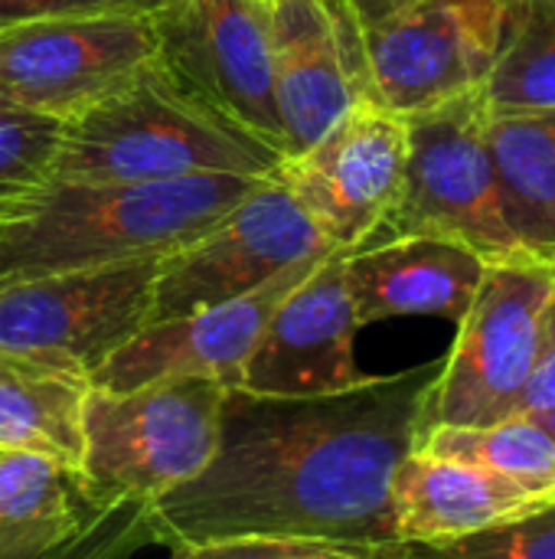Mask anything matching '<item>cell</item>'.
<instances>
[{
	"mask_svg": "<svg viewBox=\"0 0 555 559\" xmlns=\"http://www.w3.org/2000/svg\"><path fill=\"white\" fill-rule=\"evenodd\" d=\"M285 160L157 56L124 88L62 124L52 183H164L203 174L265 180Z\"/></svg>",
	"mask_w": 555,
	"mask_h": 559,
	"instance_id": "3",
	"label": "cell"
},
{
	"mask_svg": "<svg viewBox=\"0 0 555 559\" xmlns=\"http://www.w3.org/2000/svg\"><path fill=\"white\" fill-rule=\"evenodd\" d=\"M481 92L409 115V160L396 210L370 239L442 236L474 249L487 265L533 259L514 236L500 174L487 144Z\"/></svg>",
	"mask_w": 555,
	"mask_h": 559,
	"instance_id": "6",
	"label": "cell"
},
{
	"mask_svg": "<svg viewBox=\"0 0 555 559\" xmlns=\"http://www.w3.org/2000/svg\"><path fill=\"white\" fill-rule=\"evenodd\" d=\"M88 390L79 370L0 354V455H43L75 472Z\"/></svg>",
	"mask_w": 555,
	"mask_h": 559,
	"instance_id": "18",
	"label": "cell"
},
{
	"mask_svg": "<svg viewBox=\"0 0 555 559\" xmlns=\"http://www.w3.org/2000/svg\"><path fill=\"white\" fill-rule=\"evenodd\" d=\"M170 559H409L406 544L324 540V537H236L170 550Z\"/></svg>",
	"mask_w": 555,
	"mask_h": 559,
	"instance_id": "25",
	"label": "cell"
},
{
	"mask_svg": "<svg viewBox=\"0 0 555 559\" xmlns=\"http://www.w3.org/2000/svg\"><path fill=\"white\" fill-rule=\"evenodd\" d=\"M258 177L164 183H49L0 223V285L56 272L167 259L226 219Z\"/></svg>",
	"mask_w": 555,
	"mask_h": 559,
	"instance_id": "2",
	"label": "cell"
},
{
	"mask_svg": "<svg viewBox=\"0 0 555 559\" xmlns=\"http://www.w3.org/2000/svg\"><path fill=\"white\" fill-rule=\"evenodd\" d=\"M170 0H0V29L65 20V16H98V13H157Z\"/></svg>",
	"mask_w": 555,
	"mask_h": 559,
	"instance_id": "27",
	"label": "cell"
},
{
	"mask_svg": "<svg viewBox=\"0 0 555 559\" xmlns=\"http://www.w3.org/2000/svg\"><path fill=\"white\" fill-rule=\"evenodd\" d=\"M409 3H415V0H347V7L353 10V16H357L360 29H370V26L383 23L386 16H393V13L406 10Z\"/></svg>",
	"mask_w": 555,
	"mask_h": 559,
	"instance_id": "29",
	"label": "cell"
},
{
	"mask_svg": "<svg viewBox=\"0 0 555 559\" xmlns=\"http://www.w3.org/2000/svg\"><path fill=\"white\" fill-rule=\"evenodd\" d=\"M555 344V262H494L458 321L422 406L435 426H491L520 416L530 380ZM419 432V436H422Z\"/></svg>",
	"mask_w": 555,
	"mask_h": 559,
	"instance_id": "5",
	"label": "cell"
},
{
	"mask_svg": "<svg viewBox=\"0 0 555 559\" xmlns=\"http://www.w3.org/2000/svg\"><path fill=\"white\" fill-rule=\"evenodd\" d=\"M481 95L494 115L555 108V3L517 0L510 39Z\"/></svg>",
	"mask_w": 555,
	"mask_h": 559,
	"instance_id": "22",
	"label": "cell"
},
{
	"mask_svg": "<svg viewBox=\"0 0 555 559\" xmlns=\"http://www.w3.org/2000/svg\"><path fill=\"white\" fill-rule=\"evenodd\" d=\"M546 3H555V0H546Z\"/></svg>",
	"mask_w": 555,
	"mask_h": 559,
	"instance_id": "32",
	"label": "cell"
},
{
	"mask_svg": "<svg viewBox=\"0 0 555 559\" xmlns=\"http://www.w3.org/2000/svg\"><path fill=\"white\" fill-rule=\"evenodd\" d=\"M415 452L487 468L530 488L555 491V439L530 413L491 426H435L415 442Z\"/></svg>",
	"mask_w": 555,
	"mask_h": 559,
	"instance_id": "21",
	"label": "cell"
},
{
	"mask_svg": "<svg viewBox=\"0 0 555 559\" xmlns=\"http://www.w3.org/2000/svg\"><path fill=\"white\" fill-rule=\"evenodd\" d=\"M160 62L285 154L268 0H170L154 13ZM288 157V154H285Z\"/></svg>",
	"mask_w": 555,
	"mask_h": 559,
	"instance_id": "12",
	"label": "cell"
},
{
	"mask_svg": "<svg viewBox=\"0 0 555 559\" xmlns=\"http://www.w3.org/2000/svg\"><path fill=\"white\" fill-rule=\"evenodd\" d=\"M62 124L29 108L0 111V223L20 216L52 183Z\"/></svg>",
	"mask_w": 555,
	"mask_h": 559,
	"instance_id": "23",
	"label": "cell"
},
{
	"mask_svg": "<svg viewBox=\"0 0 555 559\" xmlns=\"http://www.w3.org/2000/svg\"><path fill=\"white\" fill-rule=\"evenodd\" d=\"M160 262L144 259L3 282L0 354L59 364L88 377L147 328Z\"/></svg>",
	"mask_w": 555,
	"mask_h": 559,
	"instance_id": "8",
	"label": "cell"
},
{
	"mask_svg": "<svg viewBox=\"0 0 555 559\" xmlns=\"http://www.w3.org/2000/svg\"><path fill=\"white\" fill-rule=\"evenodd\" d=\"M3 108H10V102H7V98L0 95V111H3Z\"/></svg>",
	"mask_w": 555,
	"mask_h": 559,
	"instance_id": "31",
	"label": "cell"
},
{
	"mask_svg": "<svg viewBox=\"0 0 555 559\" xmlns=\"http://www.w3.org/2000/svg\"><path fill=\"white\" fill-rule=\"evenodd\" d=\"M543 409H555V344L543 357L536 377L530 380V390L520 406V413H543Z\"/></svg>",
	"mask_w": 555,
	"mask_h": 559,
	"instance_id": "28",
	"label": "cell"
},
{
	"mask_svg": "<svg viewBox=\"0 0 555 559\" xmlns=\"http://www.w3.org/2000/svg\"><path fill=\"white\" fill-rule=\"evenodd\" d=\"M226 386L167 380L128 393L88 390L82 409L79 491L92 511L141 501L193 481L219 445Z\"/></svg>",
	"mask_w": 555,
	"mask_h": 559,
	"instance_id": "4",
	"label": "cell"
},
{
	"mask_svg": "<svg viewBox=\"0 0 555 559\" xmlns=\"http://www.w3.org/2000/svg\"><path fill=\"white\" fill-rule=\"evenodd\" d=\"M517 0H415L363 29L373 98L409 118L481 92L514 29Z\"/></svg>",
	"mask_w": 555,
	"mask_h": 559,
	"instance_id": "7",
	"label": "cell"
},
{
	"mask_svg": "<svg viewBox=\"0 0 555 559\" xmlns=\"http://www.w3.org/2000/svg\"><path fill=\"white\" fill-rule=\"evenodd\" d=\"M343 275L360 328L419 314L458 324L487 275V262L455 239L393 236L347 252Z\"/></svg>",
	"mask_w": 555,
	"mask_h": 559,
	"instance_id": "16",
	"label": "cell"
},
{
	"mask_svg": "<svg viewBox=\"0 0 555 559\" xmlns=\"http://www.w3.org/2000/svg\"><path fill=\"white\" fill-rule=\"evenodd\" d=\"M321 262L324 259L298 262L242 298L141 328L88 373V386L128 393L167 380H213L226 390H236L268 318Z\"/></svg>",
	"mask_w": 555,
	"mask_h": 559,
	"instance_id": "13",
	"label": "cell"
},
{
	"mask_svg": "<svg viewBox=\"0 0 555 559\" xmlns=\"http://www.w3.org/2000/svg\"><path fill=\"white\" fill-rule=\"evenodd\" d=\"M442 360L330 396L229 390L219 445L186 485L147 504L167 550L236 537L396 540L393 478L415 452Z\"/></svg>",
	"mask_w": 555,
	"mask_h": 559,
	"instance_id": "1",
	"label": "cell"
},
{
	"mask_svg": "<svg viewBox=\"0 0 555 559\" xmlns=\"http://www.w3.org/2000/svg\"><path fill=\"white\" fill-rule=\"evenodd\" d=\"M343 259V249L327 255L275 308L236 390L298 400L343 393L366 380L353 354L360 321L347 288Z\"/></svg>",
	"mask_w": 555,
	"mask_h": 559,
	"instance_id": "15",
	"label": "cell"
},
{
	"mask_svg": "<svg viewBox=\"0 0 555 559\" xmlns=\"http://www.w3.org/2000/svg\"><path fill=\"white\" fill-rule=\"evenodd\" d=\"M550 501L555 491L412 452L393 478V527L399 544H445L533 514Z\"/></svg>",
	"mask_w": 555,
	"mask_h": 559,
	"instance_id": "17",
	"label": "cell"
},
{
	"mask_svg": "<svg viewBox=\"0 0 555 559\" xmlns=\"http://www.w3.org/2000/svg\"><path fill=\"white\" fill-rule=\"evenodd\" d=\"M409 559H555V501L517 521L445 544H406Z\"/></svg>",
	"mask_w": 555,
	"mask_h": 559,
	"instance_id": "24",
	"label": "cell"
},
{
	"mask_svg": "<svg viewBox=\"0 0 555 559\" xmlns=\"http://www.w3.org/2000/svg\"><path fill=\"white\" fill-rule=\"evenodd\" d=\"M330 252L337 246L291 190L265 177L206 236L160 262L147 324L242 298L285 269Z\"/></svg>",
	"mask_w": 555,
	"mask_h": 559,
	"instance_id": "9",
	"label": "cell"
},
{
	"mask_svg": "<svg viewBox=\"0 0 555 559\" xmlns=\"http://www.w3.org/2000/svg\"><path fill=\"white\" fill-rule=\"evenodd\" d=\"M530 416H536L540 423H543V429L550 432L555 439V409H543V413H530Z\"/></svg>",
	"mask_w": 555,
	"mask_h": 559,
	"instance_id": "30",
	"label": "cell"
},
{
	"mask_svg": "<svg viewBox=\"0 0 555 559\" xmlns=\"http://www.w3.org/2000/svg\"><path fill=\"white\" fill-rule=\"evenodd\" d=\"M95 511L72 468L26 452L0 455V559H43Z\"/></svg>",
	"mask_w": 555,
	"mask_h": 559,
	"instance_id": "20",
	"label": "cell"
},
{
	"mask_svg": "<svg viewBox=\"0 0 555 559\" xmlns=\"http://www.w3.org/2000/svg\"><path fill=\"white\" fill-rule=\"evenodd\" d=\"M487 144L514 236L533 259L555 262V108L491 111Z\"/></svg>",
	"mask_w": 555,
	"mask_h": 559,
	"instance_id": "19",
	"label": "cell"
},
{
	"mask_svg": "<svg viewBox=\"0 0 555 559\" xmlns=\"http://www.w3.org/2000/svg\"><path fill=\"white\" fill-rule=\"evenodd\" d=\"M275 102L285 154L314 147L357 102L373 98L363 29L347 0H268Z\"/></svg>",
	"mask_w": 555,
	"mask_h": 559,
	"instance_id": "14",
	"label": "cell"
},
{
	"mask_svg": "<svg viewBox=\"0 0 555 559\" xmlns=\"http://www.w3.org/2000/svg\"><path fill=\"white\" fill-rule=\"evenodd\" d=\"M160 56L154 13H98L0 29V95L13 108L75 118Z\"/></svg>",
	"mask_w": 555,
	"mask_h": 559,
	"instance_id": "10",
	"label": "cell"
},
{
	"mask_svg": "<svg viewBox=\"0 0 555 559\" xmlns=\"http://www.w3.org/2000/svg\"><path fill=\"white\" fill-rule=\"evenodd\" d=\"M150 521L147 504L121 501L95 511L62 547L43 559H134L137 550L150 547Z\"/></svg>",
	"mask_w": 555,
	"mask_h": 559,
	"instance_id": "26",
	"label": "cell"
},
{
	"mask_svg": "<svg viewBox=\"0 0 555 559\" xmlns=\"http://www.w3.org/2000/svg\"><path fill=\"white\" fill-rule=\"evenodd\" d=\"M409 160V124L376 98L357 102L314 147L288 157L278 180L324 229L353 252L366 246L399 203Z\"/></svg>",
	"mask_w": 555,
	"mask_h": 559,
	"instance_id": "11",
	"label": "cell"
}]
</instances>
